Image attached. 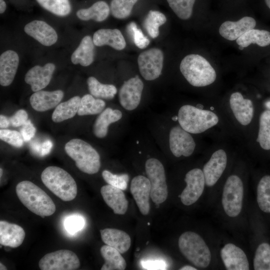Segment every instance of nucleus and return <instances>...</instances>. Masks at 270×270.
Listing matches in <instances>:
<instances>
[{"label": "nucleus", "instance_id": "1", "mask_svg": "<svg viewBox=\"0 0 270 270\" xmlns=\"http://www.w3.org/2000/svg\"><path fill=\"white\" fill-rule=\"evenodd\" d=\"M16 190L21 202L32 212L42 218L54 213L56 208L53 200L34 183L28 180L20 182Z\"/></svg>", "mask_w": 270, "mask_h": 270}, {"label": "nucleus", "instance_id": "2", "mask_svg": "<svg viewBox=\"0 0 270 270\" xmlns=\"http://www.w3.org/2000/svg\"><path fill=\"white\" fill-rule=\"evenodd\" d=\"M180 69L186 80L192 86L202 87L212 84L216 80V72L203 56L190 54L181 61Z\"/></svg>", "mask_w": 270, "mask_h": 270}, {"label": "nucleus", "instance_id": "3", "mask_svg": "<svg viewBox=\"0 0 270 270\" xmlns=\"http://www.w3.org/2000/svg\"><path fill=\"white\" fill-rule=\"evenodd\" d=\"M41 179L48 190L64 201H71L76 196V181L62 168L56 166L46 168L41 174Z\"/></svg>", "mask_w": 270, "mask_h": 270}, {"label": "nucleus", "instance_id": "4", "mask_svg": "<svg viewBox=\"0 0 270 270\" xmlns=\"http://www.w3.org/2000/svg\"><path fill=\"white\" fill-rule=\"evenodd\" d=\"M178 120L184 130L194 134L205 132L216 126L219 121L218 116L214 112L188 104L180 108Z\"/></svg>", "mask_w": 270, "mask_h": 270}, {"label": "nucleus", "instance_id": "5", "mask_svg": "<svg viewBox=\"0 0 270 270\" xmlns=\"http://www.w3.org/2000/svg\"><path fill=\"white\" fill-rule=\"evenodd\" d=\"M64 150L82 172L92 174L97 173L100 167V156L88 143L79 138H74L66 143Z\"/></svg>", "mask_w": 270, "mask_h": 270}, {"label": "nucleus", "instance_id": "6", "mask_svg": "<svg viewBox=\"0 0 270 270\" xmlns=\"http://www.w3.org/2000/svg\"><path fill=\"white\" fill-rule=\"evenodd\" d=\"M179 249L184 256L199 268H206L210 264V251L203 238L193 232H186L180 236Z\"/></svg>", "mask_w": 270, "mask_h": 270}, {"label": "nucleus", "instance_id": "7", "mask_svg": "<svg viewBox=\"0 0 270 270\" xmlns=\"http://www.w3.org/2000/svg\"><path fill=\"white\" fill-rule=\"evenodd\" d=\"M244 198V186L242 180L236 175L227 178L223 188L222 205L230 217L237 216L240 212Z\"/></svg>", "mask_w": 270, "mask_h": 270}, {"label": "nucleus", "instance_id": "8", "mask_svg": "<svg viewBox=\"0 0 270 270\" xmlns=\"http://www.w3.org/2000/svg\"><path fill=\"white\" fill-rule=\"evenodd\" d=\"M145 170L151 185L152 200L156 204L164 202L168 195L164 166L158 159L151 158L146 161Z\"/></svg>", "mask_w": 270, "mask_h": 270}, {"label": "nucleus", "instance_id": "9", "mask_svg": "<svg viewBox=\"0 0 270 270\" xmlns=\"http://www.w3.org/2000/svg\"><path fill=\"white\" fill-rule=\"evenodd\" d=\"M42 270H74L80 266L76 254L68 250H60L48 253L39 261Z\"/></svg>", "mask_w": 270, "mask_h": 270}, {"label": "nucleus", "instance_id": "10", "mask_svg": "<svg viewBox=\"0 0 270 270\" xmlns=\"http://www.w3.org/2000/svg\"><path fill=\"white\" fill-rule=\"evenodd\" d=\"M164 54L158 48H152L142 52L138 64L142 76L147 80H153L160 75L163 67Z\"/></svg>", "mask_w": 270, "mask_h": 270}, {"label": "nucleus", "instance_id": "11", "mask_svg": "<svg viewBox=\"0 0 270 270\" xmlns=\"http://www.w3.org/2000/svg\"><path fill=\"white\" fill-rule=\"evenodd\" d=\"M184 181L186 187L180 195L182 202L185 206L195 203L202 196L206 184L203 172L195 168L186 174Z\"/></svg>", "mask_w": 270, "mask_h": 270}, {"label": "nucleus", "instance_id": "12", "mask_svg": "<svg viewBox=\"0 0 270 270\" xmlns=\"http://www.w3.org/2000/svg\"><path fill=\"white\" fill-rule=\"evenodd\" d=\"M169 144L171 152L177 158L191 156L196 148L195 142L190 133L178 126L170 130Z\"/></svg>", "mask_w": 270, "mask_h": 270}, {"label": "nucleus", "instance_id": "13", "mask_svg": "<svg viewBox=\"0 0 270 270\" xmlns=\"http://www.w3.org/2000/svg\"><path fill=\"white\" fill-rule=\"evenodd\" d=\"M143 88V82L138 75L125 81L118 92L121 106L128 110L136 109L140 102Z\"/></svg>", "mask_w": 270, "mask_h": 270}, {"label": "nucleus", "instance_id": "14", "mask_svg": "<svg viewBox=\"0 0 270 270\" xmlns=\"http://www.w3.org/2000/svg\"><path fill=\"white\" fill-rule=\"evenodd\" d=\"M151 185L149 179L143 176L134 177L130 183V190L142 214L150 212Z\"/></svg>", "mask_w": 270, "mask_h": 270}, {"label": "nucleus", "instance_id": "15", "mask_svg": "<svg viewBox=\"0 0 270 270\" xmlns=\"http://www.w3.org/2000/svg\"><path fill=\"white\" fill-rule=\"evenodd\" d=\"M226 164L227 156L224 150H218L212 154L202 170L207 186H212L217 182L225 170Z\"/></svg>", "mask_w": 270, "mask_h": 270}, {"label": "nucleus", "instance_id": "16", "mask_svg": "<svg viewBox=\"0 0 270 270\" xmlns=\"http://www.w3.org/2000/svg\"><path fill=\"white\" fill-rule=\"evenodd\" d=\"M55 69V64L52 62L43 66H35L27 72L24 81L34 92L42 90L50 84Z\"/></svg>", "mask_w": 270, "mask_h": 270}, {"label": "nucleus", "instance_id": "17", "mask_svg": "<svg viewBox=\"0 0 270 270\" xmlns=\"http://www.w3.org/2000/svg\"><path fill=\"white\" fill-rule=\"evenodd\" d=\"M24 32L44 46H51L58 40L55 30L47 22L41 20H34L24 28Z\"/></svg>", "mask_w": 270, "mask_h": 270}, {"label": "nucleus", "instance_id": "18", "mask_svg": "<svg viewBox=\"0 0 270 270\" xmlns=\"http://www.w3.org/2000/svg\"><path fill=\"white\" fill-rule=\"evenodd\" d=\"M220 256L228 270H248L249 263L244 252L233 244H227L221 249Z\"/></svg>", "mask_w": 270, "mask_h": 270}, {"label": "nucleus", "instance_id": "19", "mask_svg": "<svg viewBox=\"0 0 270 270\" xmlns=\"http://www.w3.org/2000/svg\"><path fill=\"white\" fill-rule=\"evenodd\" d=\"M230 105L234 117L240 124L247 126L250 123L254 112L250 100L244 98L240 92H234L230 96Z\"/></svg>", "mask_w": 270, "mask_h": 270}, {"label": "nucleus", "instance_id": "20", "mask_svg": "<svg viewBox=\"0 0 270 270\" xmlns=\"http://www.w3.org/2000/svg\"><path fill=\"white\" fill-rule=\"evenodd\" d=\"M256 22L252 17L244 16L236 22L226 21L220 26L219 33L224 38L234 40L254 28Z\"/></svg>", "mask_w": 270, "mask_h": 270}, {"label": "nucleus", "instance_id": "21", "mask_svg": "<svg viewBox=\"0 0 270 270\" xmlns=\"http://www.w3.org/2000/svg\"><path fill=\"white\" fill-rule=\"evenodd\" d=\"M64 96L62 90H38L30 96V102L32 108L38 112H45L56 107Z\"/></svg>", "mask_w": 270, "mask_h": 270}, {"label": "nucleus", "instance_id": "22", "mask_svg": "<svg viewBox=\"0 0 270 270\" xmlns=\"http://www.w3.org/2000/svg\"><path fill=\"white\" fill-rule=\"evenodd\" d=\"M19 64L18 53L7 50L0 56V84L3 86L10 85L16 74Z\"/></svg>", "mask_w": 270, "mask_h": 270}, {"label": "nucleus", "instance_id": "23", "mask_svg": "<svg viewBox=\"0 0 270 270\" xmlns=\"http://www.w3.org/2000/svg\"><path fill=\"white\" fill-rule=\"evenodd\" d=\"M100 193L106 204L115 214H126L128 202L122 190L108 184L102 187Z\"/></svg>", "mask_w": 270, "mask_h": 270}, {"label": "nucleus", "instance_id": "24", "mask_svg": "<svg viewBox=\"0 0 270 270\" xmlns=\"http://www.w3.org/2000/svg\"><path fill=\"white\" fill-rule=\"evenodd\" d=\"M26 233L22 227L4 220L0 221V244L10 248H17L22 244Z\"/></svg>", "mask_w": 270, "mask_h": 270}, {"label": "nucleus", "instance_id": "25", "mask_svg": "<svg viewBox=\"0 0 270 270\" xmlns=\"http://www.w3.org/2000/svg\"><path fill=\"white\" fill-rule=\"evenodd\" d=\"M92 39L94 45L98 46L107 45L120 50L126 46L125 39L118 29H100L94 33Z\"/></svg>", "mask_w": 270, "mask_h": 270}, {"label": "nucleus", "instance_id": "26", "mask_svg": "<svg viewBox=\"0 0 270 270\" xmlns=\"http://www.w3.org/2000/svg\"><path fill=\"white\" fill-rule=\"evenodd\" d=\"M100 235L105 244L114 248L120 254L126 252L130 246V238L123 230L106 228L100 230Z\"/></svg>", "mask_w": 270, "mask_h": 270}, {"label": "nucleus", "instance_id": "27", "mask_svg": "<svg viewBox=\"0 0 270 270\" xmlns=\"http://www.w3.org/2000/svg\"><path fill=\"white\" fill-rule=\"evenodd\" d=\"M94 46L90 36H84L71 56L72 62L83 66L90 65L94 60Z\"/></svg>", "mask_w": 270, "mask_h": 270}, {"label": "nucleus", "instance_id": "28", "mask_svg": "<svg viewBox=\"0 0 270 270\" xmlns=\"http://www.w3.org/2000/svg\"><path fill=\"white\" fill-rule=\"evenodd\" d=\"M122 113L118 110L107 108L103 110L96 120L93 125V133L98 138H104L108 134L110 124L119 120Z\"/></svg>", "mask_w": 270, "mask_h": 270}, {"label": "nucleus", "instance_id": "29", "mask_svg": "<svg viewBox=\"0 0 270 270\" xmlns=\"http://www.w3.org/2000/svg\"><path fill=\"white\" fill-rule=\"evenodd\" d=\"M110 12V6L104 0H98L88 8L78 10L76 16L82 20H92L97 22H102L108 18Z\"/></svg>", "mask_w": 270, "mask_h": 270}, {"label": "nucleus", "instance_id": "30", "mask_svg": "<svg viewBox=\"0 0 270 270\" xmlns=\"http://www.w3.org/2000/svg\"><path fill=\"white\" fill-rule=\"evenodd\" d=\"M80 100L81 98L76 96L59 104L52 114V120L60 122L74 116L78 113Z\"/></svg>", "mask_w": 270, "mask_h": 270}, {"label": "nucleus", "instance_id": "31", "mask_svg": "<svg viewBox=\"0 0 270 270\" xmlns=\"http://www.w3.org/2000/svg\"><path fill=\"white\" fill-rule=\"evenodd\" d=\"M100 252L105 261L101 270H124L126 268L125 260L114 248L106 244L101 247Z\"/></svg>", "mask_w": 270, "mask_h": 270}, {"label": "nucleus", "instance_id": "32", "mask_svg": "<svg viewBox=\"0 0 270 270\" xmlns=\"http://www.w3.org/2000/svg\"><path fill=\"white\" fill-rule=\"evenodd\" d=\"M236 42L239 46L244 48L252 44H256L260 46H266L270 44V32L254 28L236 39Z\"/></svg>", "mask_w": 270, "mask_h": 270}, {"label": "nucleus", "instance_id": "33", "mask_svg": "<svg viewBox=\"0 0 270 270\" xmlns=\"http://www.w3.org/2000/svg\"><path fill=\"white\" fill-rule=\"evenodd\" d=\"M86 82L90 94L97 98L112 100L117 92L114 85L102 84L94 76L88 78Z\"/></svg>", "mask_w": 270, "mask_h": 270}, {"label": "nucleus", "instance_id": "34", "mask_svg": "<svg viewBox=\"0 0 270 270\" xmlns=\"http://www.w3.org/2000/svg\"><path fill=\"white\" fill-rule=\"evenodd\" d=\"M106 103L100 98H95L90 94L82 98L78 111V116L92 115L100 114L104 108Z\"/></svg>", "mask_w": 270, "mask_h": 270}, {"label": "nucleus", "instance_id": "35", "mask_svg": "<svg viewBox=\"0 0 270 270\" xmlns=\"http://www.w3.org/2000/svg\"><path fill=\"white\" fill-rule=\"evenodd\" d=\"M42 8L56 16L64 17L72 12L70 0H36Z\"/></svg>", "mask_w": 270, "mask_h": 270}, {"label": "nucleus", "instance_id": "36", "mask_svg": "<svg viewBox=\"0 0 270 270\" xmlns=\"http://www.w3.org/2000/svg\"><path fill=\"white\" fill-rule=\"evenodd\" d=\"M256 200L262 212L270 213V175L264 176L259 181L257 186Z\"/></svg>", "mask_w": 270, "mask_h": 270}, {"label": "nucleus", "instance_id": "37", "mask_svg": "<svg viewBox=\"0 0 270 270\" xmlns=\"http://www.w3.org/2000/svg\"><path fill=\"white\" fill-rule=\"evenodd\" d=\"M257 141L264 150H270V110L264 111L259 120Z\"/></svg>", "mask_w": 270, "mask_h": 270}, {"label": "nucleus", "instance_id": "38", "mask_svg": "<svg viewBox=\"0 0 270 270\" xmlns=\"http://www.w3.org/2000/svg\"><path fill=\"white\" fill-rule=\"evenodd\" d=\"M166 21V16L157 10H150L146 16L144 26L148 34L152 38H156L159 35V28Z\"/></svg>", "mask_w": 270, "mask_h": 270}, {"label": "nucleus", "instance_id": "39", "mask_svg": "<svg viewBox=\"0 0 270 270\" xmlns=\"http://www.w3.org/2000/svg\"><path fill=\"white\" fill-rule=\"evenodd\" d=\"M138 0H112L110 8L112 16L116 18H128Z\"/></svg>", "mask_w": 270, "mask_h": 270}, {"label": "nucleus", "instance_id": "40", "mask_svg": "<svg viewBox=\"0 0 270 270\" xmlns=\"http://www.w3.org/2000/svg\"><path fill=\"white\" fill-rule=\"evenodd\" d=\"M255 270H270V245L266 242L257 248L254 259Z\"/></svg>", "mask_w": 270, "mask_h": 270}, {"label": "nucleus", "instance_id": "41", "mask_svg": "<svg viewBox=\"0 0 270 270\" xmlns=\"http://www.w3.org/2000/svg\"><path fill=\"white\" fill-rule=\"evenodd\" d=\"M177 16L183 20L189 19L192 14L196 0H166Z\"/></svg>", "mask_w": 270, "mask_h": 270}, {"label": "nucleus", "instance_id": "42", "mask_svg": "<svg viewBox=\"0 0 270 270\" xmlns=\"http://www.w3.org/2000/svg\"><path fill=\"white\" fill-rule=\"evenodd\" d=\"M102 176L108 184L118 188L122 190H126L129 180V176L126 174H113L107 170L102 172Z\"/></svg>", "mask_w": 270, "mask_h": 270}, {"label": "nucleus", "instance_id": "43", "mask_svg": "<svg viewBox=\"0 0 270 270\" xmlns=\"http://www.w3.org/2000/svg\"><path fill=\"white\" fill-rule=\"evenodd\" d=\"M128 31L131 34L135 45L138 48H146L150 44V40L146 36L142 30L137 28L134 22L130 23L127 26Z\"/></svg>", "mask_w": 270, "mask_h": 270}, {"label": "nucleus", "instance_id": "44", "mask_svg": "<svg viewBox=\"0 0 270 270\" xmlns=\"http://www.w3.org/2000/svg\"><path fill=\"white\" fill-rule=\"evenodd\" d=\"M0 138L16 148H20L24 144V139L20 132L16 130L2 128L0 130Z\"/></svg>", "mask_w": 270, "mask_h": 270}, {"label": "nucleus", "instance_id": "45", "mask_svg": "<svg viewBox=\"0 0 270 270\" xmlns=\"http://www.w3.org/2000/svg\"><path fill=\"white\" fill-rule=\"evenodd\" d=\"M84 225L83 218L78 214L69 216L66 218L64 226L66 230L70 234H74L82 228Z\"/></svg>", "mask_w": 270, "mask_h": 270}, {"label": "nucleus", "instance_id": "46", "mask_svg": "<svg viewBox=\"0 0 270 270\" xmlns=\"http://www.w3.org/2000/svg\"><path fill=\"white\" fill-rule=\"evenodd\" d=\"M28 120V114L22 109L18 110L14 114L9 118L10 125L14 127L22 126Z\"/></svg>", "mask_w": 270, "mask_h": 270}, {"label": "nucleus", "instance_id": "47", "mask_svg": "<svg viewBox=\"0 0 270 270\" xmlns=\"http://www.w3.org/2000/svg\"><path fill=\"white\" fill-rule=\"evenodd\" d=\"M20 134L25 142L30 141L35 135L36 128L30 120H28L20 129Z\"/></svg>", "mask_w": 270, "mask_h": 270}, {"label": "nucleus", "instance_id": "48", "mask_svg": "<svg viewBox=\"0 0 270 270\" xmlns=\"http://www.w3.org/2000/svg\"><path fill=\"white\" fill-rule=\"evenodd\" d=\"M142 266L146 270H165L166 264L162 260H146L142 262Z\"/></svg>", "mask_w": 270, "mask_h": 270}, {"label": "nucleus", "instance_id": "49", "mask_svg": "<svg viewBox=\"0 0 270 270\" xmlns=\"http://www.w3.org/2000/svg\"><path fill=\"white\" fill-rule=\"evenodd\" d=\"M53 144L50 140H48L44 142L41 144L40 155L44 156L48 154L52 148Z\"/></svg>", "mask_w": 270, "mask_h": 270}, {"label": "nucleus", "instance_id": "50", "mask_svg": "<svg viewBox=\"0 0 270 270\" xmlns=\"http://www.w3.org/2000/svg\"><path fill=\"white\" fill-rule=\"evenodd\" d=\"M10 124L9 118L1 114L0 116V128L2 129L6 128L8 127Z\"/></svg>", "mask_w": 270, "mask_h": 270}, {"label": "nucleus", "instance_id": "51", "mask_svg": "<svg viewBox=\"0 0 270 270\" xmlns=\"http://www.w3.org/2000/svg\"><path fill=\"white\" fill-rule=\"evenodd\" d=\"M6 4L4 0H0V14H4L6 9Z\"/></svg>", "mask_w": 270, "mask_h": 270}, {"label": "nucleus", "instance_id": "52", "mask_svg": "<svg viewBox=\"0 0 270 270\" xmlns=\"http://www.w3.org/2000/svg\"><path fill=\"white\" fill-rule=\"evenodd\" d=\"M180 270H196L197 269L192 266H185L182 267Z\"/></svg>", "mask_w": 270, "mask_h": 270}, {"label": "nucleus", "instance_id": "53", "mask_svg": "<svg viewBox=\"0 0 270 270\" xmlns=\"http://www.w3.org/2000/svg\"><path fill=\"white\" fill-rule=\"evenodd\" d=\"M264 105L266 106V107L269 110H270V100H268L266 101L265 104H264Z\"/></svg>", "mask_w": 270, "mask_h": 270}, {"label": "nucleus", "instance_id": "54", "mask_svg": "<svg viewBox=\"0 0 270 270\" xmlns=\"http://www.w3.org/2000/svg\"><path fill=\"white\" fill-rule=\"evenodd\" d=\"M0 270H7L6 267L4 265V264L0 263Z\"/></svg>", "mask_w": 270, "mask_h": 270}, {"label": "nucleus", "instance_id": "55", "mask_svg": "<svg viewBox=\"0 0 270 270\" xmlns=\"http://www.w3.org/2000/svg\"><path fill=\"white\" fill-rule=\"evenodd\" d=\"M268 7L270 9V0H264Z\"/></svg>", "mask_w": 270, "mask_h": 270}, {"label": "nucleus", "instance_id": "56", "mask_svg": "<svg viewBox=\"0 0 270 270\" xmlns=\"http://www.w3.org/2000/svg\"><path fill=\"white\" fill-rule=\"evenodd\" d=\"M239 49L240 50H243L244 49V48L242 46H239Z\"/></svg>", "mask_w": 270, "mask_h": 270}, {"label": "nucleus", "instance_id": "57", "mask_svg": "<svg viewBox=\"0 0 270 270\" xmlns=\"http://www.w3.org/2000/svg\"><path fill=\"white\" fill-rule=\"evenodd\" d=\"M0 178H1L2 176V168H0Z\"/></svg>", "mask_w": 270, "mask_h": 270}]
</instances>
